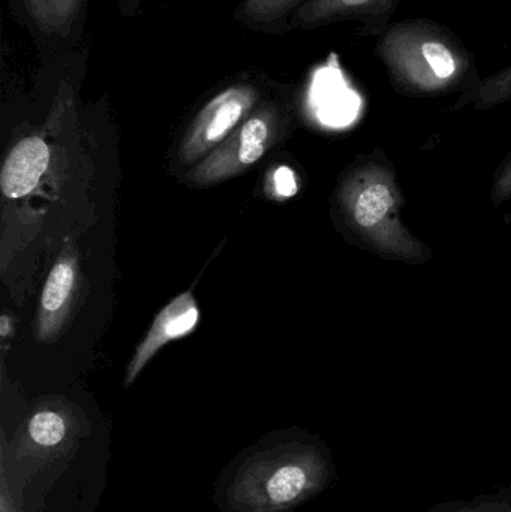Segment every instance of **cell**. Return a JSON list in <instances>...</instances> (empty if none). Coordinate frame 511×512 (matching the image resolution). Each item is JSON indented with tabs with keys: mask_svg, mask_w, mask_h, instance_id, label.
<instances>
[{
	"mask_svg": "<svg viewBox=\"0 0 511 512\" xmlns=\"http://www.w3.org/2000/svg\"><path fill=\"white\" fill-rule=\"evenodd\" d=\"M479 104L482 107L498 104L511 98V63L503 71L483 81L476 90Z\"/></svg>",
	"mask_w": 511,
	"mask_h": 512,
	"instance_id": "4fadbf2b",
	"label": "cell"
},
{
	"mask_svg": "<svg viewBox=\"0 0 511 512\" xmlns=\"http://www.w3.org/2000/svg\"><path fill=\"white\" fill-rule=\"evenodd\" d=\"M200 312L191 292L179 295L171 300L161 312L156 315L149 333L138 346L128 366L126 384H132L140 375L146 364L158 354L159 349L167 343L188 336L197 327Z\"/></svg>",
	"mask_w": 511,
	"mask_h": 512,
	"instance_id": "277c9868",
	"label": "cell"
},
{
	"mask_svg": "<svg viewBox=\"0 0 511 512\" xmlns=\"http://www.w3.org/2000/svg\"><path fill=\"white\" fill-rule=\"evenodd\" d=\"M303 3L305 0H243L237 8L236 17L251 26H273L284 21Z\"/></svg>",
	"mask_w": 511,
	"mask_h": 512,
	"instance_id": "30bf717a",
	"label": "cell"
},
{
	"mask_svg": "<svg viewBox=\"0 0 511 512\" xmlns=\"http://www.w3.org/2000/svg\"><path fill=\"white\" fill-rule=\"evenodd\" d=\"M140 3L141 0H120V12H122L123 15L132 17V15L137 14Z\"/></svg>",
	"mask_w": 511,
	"mask_h": 512,
	"instance_id": "9a60e30c",
	"label": "cell"
},
{
	"mask_svg": "<svg viewBox=\"0 0 511 512\" xmlns=\"http://www.w3.org/2000/svg\"><path fill=\"white\" fill-rule=\"evenodd\" d=\"M354 225L366 233H375L395 210L396 197L392 185L383 179H366L351 186L345 197Z\"/></svg>",
	"mask_w": 511,
	"mask_h": 512,
	"instance_id": "8992f818",
	"label": "cell"
},
{
	"mask_svg": "<svg viewBox=\"0 0 511 512\" xmlns=\"http://www.w3.org/2000/svg\"><path fill=\"white\" fill-rule=\"evenodd\" d=\"M65 433V421L56 412L42 411L30 420V438L41 447H54L62 442Z\"/></svg>",
	"mask_w": 511,
	"mask_h": 512,
	"instance_id": "7c38bea8",
	"label": "cell"
},
{
	"mask_svg": "<svg viewBox=\"0 0 511 512\" xmlns=\"http://www.w3.org/2000/svg\"><path fill=\"white\" fill-rule=\"evenodd\" d=\"M308 484V474L299 465H285L273 472L267 483V496L273 504H288L299 498Z\"/></svg>",
	"mask_w": 511,
	"mask_h": 512,
	"instance_id": "8fae6325",
	"label": "cell"
},
{
	"mask_svg": "<svg viewBox=\"0 0 511 512\" xmlns=\"http://www.w3.org/2000/svg\"><path fill=\"white\" fill-rule=\"evenodd\" d=\"M50 165V147L42 138L27 137L12 147L0 171V188L8 198L29 195Z\"/></svg>",
	"mask_w": 511,
	"mask_h": 512,
	"instance_id": "5b68a950",
	"label": "cell"
},
{
	"mask_svg": "<svg viewBox=\"0 0 511 512\" xmlns=\"http://www.w3.org/2000/svg\"><path fill=\"white\" fill-rule=\"evenodd\" d=\"M258 92L252 86L228 87L198 113L179 150L183 164H192L224 143L254 110Z\"/></svg>",
	"mask_w": 511,
	"mask_h": 512,
	"instance_id": "3957f363",
	"label": "cell"
},
{
	"mask_svg": "<svg viewBox=\"0 0 511 512\" xmlns=\"http://www.w3.org/2000/svg\"><path fill=\"white\" fill-rule=\"evenodd\" d=\"M33 23L48 35H68L84 0H21Z\"/></svg>",
	"mask_w": 511,
	"mask_h": 512,
	"instance_id": "9c48e42d",
	"label": "cell"
},
{
	"mask_svg": "<svg viewBox=\"0 0 511 512\" xmlns=\"http://www.w3.org/2000/svg\"><path fill=\"white\" fill-rule=\"evenodd\" d=\"M273 189H275V194L281 198H290L296 194V177H294L290 168L281 167L275 171V174H273Z\"/></svg>",
	"mask_w": 511,
	"mask_h": 512,
	"instance_id": "5bb4252c",
	"label": "cell"
},
{
	"mask_svg": "<svg viewBox=\"0 0 511 512\" xmlns=\"http://www.w3.org/2000/svg\"><path fill=\"white\" fill-rule=\"evenodd\" d=\"M278 134V111L272 105L254 111L224 143L204 158L188 177L195 185L224 182L257 164Z\"/></svg>",
	"mask_w": 511,
	"mask_h": 512,
	"instance_id": "7a4b0ae2",
	"label": "cell"
},
{
	"mask_svg": "<svg viewBox=\"0 0 511 512\" xmlns=\"http://www.w3.org/2000/svg\"><path fill=\"white\" fill-rule=\"evenodd\" d=\"M396 86L411 93H438L461 84L474 59L446 27L405 20L386 30L375 47Z\"/></svg>",
	"mask_w": 511,
	"mask_h": 512,
	"instance_id": "6da1fadb",
	"label": "cell"
},
{
	"mask_svg": "<svg viewBox=\"0 0 511 512\" xmlns=\"http://www.w3.org/2000/svg\"><path fill=\"white\" fill-rule=\"evenodd\" d=\"M11 327V319H9L8 316L3 315L2 318H0V334H2V337L8 336L9 331H11Z\"/></svg>",
	"mask_w": 511,
	"mask_h": 512,
	"instance_id": "2e32d148",
	"label": "cell"
},
{
	"mask_svg": "<svg viewBox=\"0 0 511 512\" xmlns=\"http://www.w3.org/2000/svg\"><path fill=\"white\" fill-rule=\"evenodd\" d=\"M75 286V264L72 259H62L51 268L42 289L39 331L41 336H50L63 321Z\"/></svg>",
	"mask_w": 511,
	"mask_h": 512,
	"instance_id": "ba28073f",
	"label": "cell"
},
{
	"mask_svg": "<svg viewBox=\"0 0 511 512\" xmlns=\"http://www.w3.org/2000/svg\"><path fill=\"white\" fill-rule=\"evenodd\" d=\"M398 0H305L294 12L299 26L315 27L345 18L369 17L389 11Z\"/></svg>",
	"mask_w": 511,
	"mask_h": 512,
	"instance_id": "52a82bcc",
	"label": "cell"
}]
</instances>
